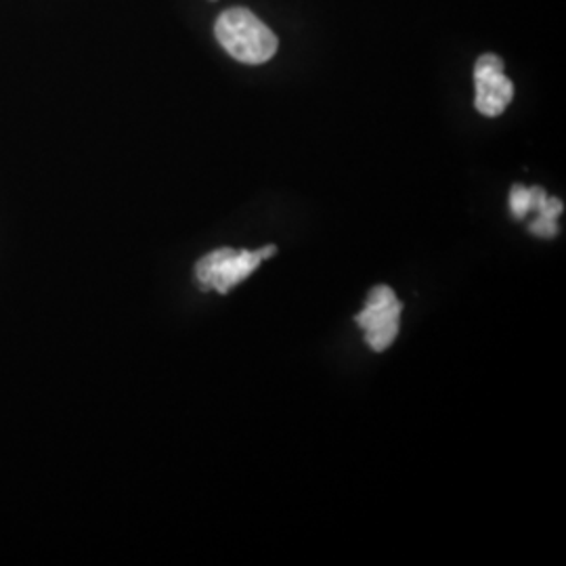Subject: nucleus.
<instances>
[{
  "mask_svg": "<svg viewBox=\"0 0 566 566\" xmlns=\"http://www.w3.org/2000/svg\"><path fill=\"white\" fill-rule=\"evenodd\" d=\"M217 41L233 60L259 65L277 53V36L248 9H229L217 21Z\"/></svg>",
  "mask_w": 566,
  "mask_h": 566,
  "instance_id": "f257e3e1",
  "label": "nucleus"
},
{
  "mask_svg": "<svg viewBox=\"0 0 566 566\" xmlns=\"http://www.w3.org/2000/svg\"><path fill=\"white\" fill-rule=\"evenodd\" d=\"M401 303L397 301L395 292L388 285L371 287L367 296V306L364 313L357 315V324L365 329L367 344L382 353L395 343L399 334V319H401Z\"/></svg>",
  "mask_w": 566,
  "mask_h": 566,
  "instance_id": "f03ea898",
  "label": "nucleus"
},
{
  "mask_svg": "<svg viewBox=\"0 0 566 566\" xmlns=\"http://www.w3.org/2000/svg\"><path fill=\"white\" fill-rule=\"evenodd\" d=\"M261 261L263 259L259 252H238L233 248H221L206 254L202 261L196 264V275L206 287H214L217 292L227 294L233 285L243 282Z\"/></svg>",
  "mask_w": 566,
  "mask_h": 566,
  "instance_id": "7ed1b4c3",
  "label": "nucleus"
},
{
  "mask_svg": "<svg viewBox=\"0 0 566 566\" xmlns=\"http://www.w3.org/2000/svg\"><path fill=\"white\" fill-rule=\"evenodd\" d=\"M474 84H476V109L489 118L504 114V109L514 97V84L506 74L495 72L486 76H476Z\"/></svg>",
  "mask_w": 566,
  "mask_h": 566,
  "instance_id": "20e7f679",
  "label": "nucleus"
},
{
  "mask_svg": "<svg viewBox=\"0 0 566 566\" xmlns=\"http://www.w3.org/2000/svg\"><path fill=\"white\" fill-rule=\"evenodd\" d=\"M510 210L516 219H525L526 214L533 210V193L523 185H514L510 193Z\"/></svg>",
  "mask_w": 566,
  "mask_h": 566,
  "instance_id": "39448f33",
  "label": "nucleus"
},
{
  "mask_svg": "<svg viewBox=\"0 0 566 566\" xmlns=\"http://www.w3.org/2000/svg\"><path fill=\"white\" fill-rule=\"evenodd\" d=\"M495 72H504V61L500 60L493 53H486L474 65V78L476 76H486V74H495Z\"/></svg>",
  "mask_w": 566,
  "mask_h": 566,
  "instance_id": "423d86ee",
  "label": "nucleus"
},
{
  "mask_svg": "<svg viewBox=\"0 0 566 566\" xmlns=\"http://www.w3.org/2000/svg\"><path fill=\"white\" fill-rule=\"evenodd\" d=\"M531 233H535V235H539V238H554L556 233H558V227H556V221H549V219H537V221H533L531 223Z\"/></svg>",
  "mask_w": 566,
  "mask_h": 566,
  "instance_id": "0eeeda50",
  "label": "nucleus"
},
{
  "mask_svg": "<svg viewBox=\"0 0 566 566\" xmlns=\"http://www.w3.org/2000/svg\"><path fill=\"white\" fill-rule=\"evenodd\" d=\"M277 252V248L275 245H266V248H263V250H259V254H261V259H271L273 254Z\"/></svg>",
  "mask_w": 566,
  "mask_h": 566,
  "instance_id": "6e6552de",
  "label": "nucleus"
}]
</instances>
